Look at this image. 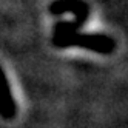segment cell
I'll return each mask as SVG.
<instances>
[{
  "mask_svg": "<svg viewBox=\"0 0 128 128\" xmlns=\"http://www.w3.org/2000/svg\"><path fill=\"white\" fill-rule=\"evenodd\" d=\"M48 10L54 16H60V14H65V12H70V14L74 16V20L72 22L59 20L54 25L52 36L80 31V28L85 25V22L90 17V6L84 0H54V2L50 3Z\"/></svg>",
  "mask_w": 128,
  "mask_h": 128,
  "instance_id": "obj_2",
  "label": "cell"
},
{
  "mask_svg": "<svg viewBox=\"0 0 128 128\" xmlns=\"http://www.w3.org/2000/svg\"><path fill=\"white\" fill-rule=\"evenodd\" d=\"M17 114V105L12 99L10 82L0 66V117L5 120H12Z\"/></svg>",
  "mask_w": 128,
  "mask_h": 128,
  "instance_id": "obj_3",
  "label": "cell"
},
{
  "mask_svg": "<svg viewBox=\"0 0 128 128\" xmlns=\"http://www.w3.org/2000/svg\"><path fill=\"white\" fill-rule=\"evenodd\" d=\"M51 43L56 48L79 46L97 54H111L116 50V42L105 34H85L80 31H72L66 34H57L51 37Z\"/></svg>",
  "mask_w": 128,
  "mask_h": 128,
  "instance_id": "obj_1",
  "label": "cell"
}]
</instances>
